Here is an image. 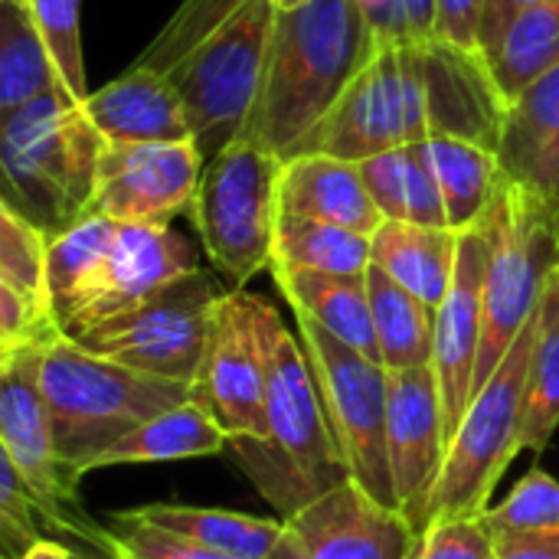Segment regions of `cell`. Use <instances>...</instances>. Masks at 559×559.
Listing matches in <instances>:
<instances>
[{
	"mask_svg": "<svg viewBox=\"0 0 559 559\" xmlns=\"http://www.w3.org/2000/svg\"><path fill=\"white\" fill-rule=\"evenodd\" d=\"M380 46L360 0H311L278 10L259 92L239 138L288 157Z\"/></svg>",
	"mask_w": 559,
	"mask_h": 559,
	"instance_id": "obj_1",
	"label": "cell"
},
{
	"mask_svg": "<svg viewBox=\"0 0 559 559\" xmlns=\"http://www.w3.org/2000/svg\"><path fill=\"white\" fill-rule=\"evenodd\" d=\"M255 334L265 367L269 442L239 452L236 462L255 491L288 518L350 475L337 452L308 350L262 298H255Z\"/></svg>",
	"mask_w": 559,
	"mask_h": 559,
	"instance_id": "obj_2",
	"label": "cell"
},
{
	"mask_svg": "<svg viewBox=\"0 0 559 559\" xmlns=\"http://www.w3.org/2000/svg\"><path fill=\"white\" fill-rule=\"evenodd\" d=\"M105 144L108 141L66 85L3 111V203L49 239L59 236L92 213Z\"/></svg>",
	"mask_w": 559,
	"mask_h": 559,
	"instance_id": "obj_3",
	"label": "cell"
},
{
	"mask_svg": "<svg viewBox=\"0 0 559 559\" xmlns=\"http://www.w3.org/2000/svg\"><path fill=\"white\" fill-rule=\"evenodd\" d=\"M39 386L56 452L75 478H85L92 462L141 423L197 396L190 383L121 367L72 337L43 350Z\"/></svg>",
	"mask_w": 559,
	"mask_h": 559,
	"instance_id": "obj_4",
	"label": "cell"
},
{
	"mask_svg": "<svg viewBox=\"0 0 559 559\" xmlns=\"http://www.w3.org/2000/svg\"><path fill=\"white\" fill-rule=\"evenodd\" d=\"M478 223L488 229L491 259L485 275V331L475 393L534 321L544 285L559 265V223L508 177H498L495 197Z\"/></svg>",
	"mask_w": 559,
	"mask_h": 559,
	"instance_id": "obj_5",
	"label": "cell"
},
{
	"mask_svg": "<svg viewBox=\"0 0 559 559\" xmlns=\"http://www.w3.org/2000/svg\"><path fill=\"white\" fill-rule=\"evenodd\" d=\"M282 177L285 157L249 138L229 141L203 167L190 219L210 262L236 285L272 269Z\"/></svg>",
	"mask_w": 559,
	"mask_h": 559,
	"instance_id": "obj_6",
	"label": "cell"
},
{
	"mask_svg": "<svg viewBox=\"0 0 559 559\" xmlns=\"http://www.w3.org/2000/svg\"><path fill=\"white\" fill-rule=\"evenodd\" d=\"M46 347H20L0 354V455L16 468L36 501L39 521L66 537L75 554L111 557L108 527H98L79 501V478L56 452L39 364Z\"/></svg>",
	"mask_w": 559,
	"mask_h": 559,
	"instance_id": "obj_7",
	"label": "cell"
},
{
	"mask_svg": "<svg viewBox=\"0 0 559 559\" xmlns=\"http://www.w3.org/2000/svg\"><path fill=\"white\" fill-rule=\"evenodd\" d=\"M537 341V314L501 360V367L481 383L465 419L449 439L445 468L432 498L429 524L439 518L485 514L508 465L521 455L524 400L531 383V360Z\"/></svg>",
	"mask_w": 559,
	"mask_h": 559,
	"instance_id": "obj_8",
	"label": "cell"
},
{
	"mask_svg": "<svg viewBox=\"0 0 559 559\" xmlns=\"http://www.w3.org/2000/svg\"><path fill=\"white\" fill-rule=\"evenodd\" d=\"M275 16L278 7L272 0H246L167 75L183 98L193 141L206 160L246 128L265 69Z\"/></svg>",
	"mask_w": 559,
	"mask_h": 559,
	"instance_id": "obj_9",
	"label": "cell"
},
{
	"mask_svg": "<svg viewBox=\"0 0 559 559\" xmlns=\"http://www.w3.org/2000/svg\"><path fill=\"white\" fill-rule=\"evenodd\" d=\"M295 321L347 475L377 501L396 508L386 455L390 370L337 341L308 314H295Z\"/></svg>",
	"mask_w": 559,
	"mask_h": 559,
	"instance_id": "obj_10",
	"label": "cell"
},
{
	"mask_svg": "<svg viewBox=\"0 0 559 559\" xmlns=\"http://www.w3.org/2000/svg\"><path fill=\"white\" fill-rule=\"evenodd\" d=\"M216 301L219 292L213 278L197 269L72 341L121 367L197 386Z\"/></svg>",
	"mask_w": 559,
	"mask_h": 559,
	"instance_id": "obj_11",
	"label": "cell"
},
{
	"mask_svg": "<svg viewBox=\"0 0 559 559\" xmlns=\"http://www.w3.org/2000/svg\"><path fill=\"white\" fill-rule=\"evenodd\" d=\"M197 396L210 406L229 436L233 455L269 442L265 367L255 334V295L226 292L216 301Z\"/></svg>",
	"mask_w": 559,
	"mask_h": 559,
	"instance_id": "obj_12",
	"label": "cell"
},
{
	"mask_svg": "<svg viewBox=\"0 0 559 559\" xmlns=\"http://www.w3.org/2000/svg\"><path fill=\"white\" fill-rule=\"evenodd\" d=\"M419 534L354 478L282 521L269 559H413Z\"/></svg>",
	"mask_w": 559,
	"mask_h": 559,
	"instance_id": "obj_13",
	"label": "cell"
},
{
	"mask_svg": "<svg viewBox=\"0 0 559 559\" xmlns=\"http://www.w3.org/2000/svg\"><path fill=\"white\" fill-rule=\"evenodd\" d=\"M203 160L197 141L105 144L92 213L118 223L167 226L177 213H190Z\"/></svg>",
	"mask_w": 559,
	"mask_h": 559,
	"instance_id": "obj_14",
	"label": "cell"
},
{
	"mask_svg": "<svg viewBox=\"0 0 559 559\" xmlns=\"http://www.w3.org/2000/svg\"><path fill=\"white\" fill-rule=\"evenodd\" d=\"M449 432L442 396L432 367L390 370V419L386 455L396 495V511L416 534L429 527L432 498L445 468Z\"/></svg>",
	"mask_w": 559,
	"mask_h": 559,
	"instance_id": "obj_15",
	"label": "cell"
},
{
	"mask_svg": "<svg viewBox=\"0 0 559 559\" xmlns=\"http://www.w3.org/2000/svg\"><path fill=\"white\" fill-rule=\"evenodd\" d=\"M400 144H409L403 52L400 43H383L370 66L344 88L331 111L288 151V157L331 154L364 164Z\"/></svg>",
	"mask_w": 559,
	"mask_h": 559,
	"instance_id": "obj_16",
	"label": "cell"
},
{
	"mask_svg": "<svg viewBox=\"0 0 559 559\" xmlns=\"http://www.w3.org/2000/svg\"><path fill=\"white\" fill-rule=\"evenodd\" d=\"M491 259V239L481 223L459 233L455 278L445 301L436 308V347L432 370L442 396L445 432L455 436L475 400V367L485 331V275Z\"/></svg>",
	"mask_w": 559,
	"mask_h": 559,
	"instance_id": "obj_17",
	"label": "cell"
},
{
	"mask_svg": "<svg viewBox=\"0 0 559 559\" xmlns=\"http://www.w3.org/2000/svg\"><path fill=\"white\" fill-rule=\"evenodd\" d=\"M413 49L423 75L429 138L449 134L498 151L511 102L504 98L485 52L439 36L413 43Z\"/></svg>",
	"mask_w": 559,
	"mask_h": 559,
	"instance_id": "obj_18",
	"label": "cell"
},
{
	"mask_svg": "<svg viewBox=\"0 0 559 559\" xmlns=\"http://www.w3.org/2000/svg\"><path fill=\"white\" fill-rule=\"evenodd\" d=\"M193 246L174 233L170 226H147V223H118L115 249L105 262L98 288L92 301L66 321V337H79L102 321H111L134 305L147 301L170 282L197 272Z\"/></svg>",
	"mask_w": 559,
	"mask_h": 559,
	"instance_id": "obj_19",
	"label": "cell"
},
{
	"mask_svg": "<svg viewBox=\"0 0 559 559\" xmlns=\"http://www.w3.org/2000/svg\"><path fill=\"white\" fill-rule=\"evenodd\" d=\"M495 157L501 177L559 223V66L511 98Z\"/></svg>",
	"mask_w": 559,
	"mask_h": 559,
	"instance_id": "obj_20",
	"label": "cell"
},
{
	"mask_svg": "<svg viewBox=\"0 0 559 559\" xmlns=\"http://www.w3.org/2000/svg\"><path fill=\"white\" fill-rule=\"evenodd\" d=\"M82 108L108 144L193 141V128L174 82L138 62L121 79L92 92Z\"/></svg>",
	"mask_w": 559,
	"mask_h": 559,
	"instance_id": "obj_21",
	"label": "cell"
},
{
	"mask_svg": "<svg viewBox=\"0 0 559 559\" xmlns=\"http://www.w3.org/2000/svg\"><path fill=\"white\" fill-rule=\"evenodd\" d=\"M282 213L337 223L364 236H373L386 223L364 180V167L331 154H298L285 160Z\"/></svg>",
	"mask_w": 559,
	"mask_h": 559,
	"instance_id": "obj_22",
	"label": "cell"
},
{
	"mask_svg": "<svg viewBox=\"0 0 559 559\" xmlns=\"http://www.w3.org/2000/svg\"><path fill=\"white\" fill-rule=\"evenodd\" d=\"M229 449V436L210 406L193 396L128 432L121 442L105 449L92 472L115 468V465H164V462H187V459H210Z\"/></svg>",
	"mask_w": 559,
	"mask_h": 559,
	"instance_id": "obj_23",
	"label": "cell"
},
{
	"mask_svg": "<svg viewBox=\"0 0 559 559\" xmlns=\"http://www.w3.org/2000/svg\"><path fill=\"white\" fill-rule=\"evenodd\" d=\"M272 275L295 314H308L347 347L360 350L370 360H380L367 275H331V272H272Z\"/></svg>",
	"mask_w": 559,
	"mask_h": 559,
	"instance_id": "obj_24",
	"label": "cell"
},
{
	"mask_svg": "<svg viewBox=\"0 0 559 559\" xmlns=\"http://www.w3.org/2000/svg\"><path fill=\"white\" fill-rule=\"evenodd\" d=\"M370 246L373 262L429 308H439L445 301L455 278L459 233L386 219L370 236Z\"/></svg>",
	"mask_w": 559,
	"mask_h": 559,
	"instance_id": "obj_25",
	"label": "cell"
},
{
	"mask_svg": "<svg viewBox=\"0 0 559 559\" xmlns=\"http://www.w3.org/2000/svg\"><path fill=\"white\" fill-rule=\"evenodd\" d=\"M115 236H118V219L105 213H88L75 226L49 239L46 278H49L52 311L62 328L92 301L105 262L115 249Z\"/></svg>",
	"mask_w": 559,
	"mask_h": 559,
	"instance_id": "obj_26",
	"label": "cell"
},
{
	"mask_svg": "<svg viewBox=\"0 0 559 559\" xmlns=\"http://www.w3.org/2000/svg\"><path fill=\"white\" fill-rule=\"evenodd\" d=\"M128 514L233 559H269L278 534H282V521L252 518V514L223 511V508L177 504V501L131 508Z\"/></svg>",
	"mask_w": 559,
	"mask_h": 559,
	"instance_id": "obj_27",
	"label": "cell"
},
{
	"mask_svg": "<svg viewBox=\"0 0 559 559\" xmlns=\"http://www.w3.org/2000/svg\"><path fill=\"white\" fill-rule=\"evenodd\" d=\"M367 295L373 328L380 341V360L386 370L432 367L436 347V308L390 278L377 262L367 269Z\"/></svg>",
	"mask_w": 559,
	"mask_h": 559,
	"instance_id": "obj_28",
	"label": "cell"
},
{
	"mask_svg": "<svg viewBox=\"0 0 559 559\" xmlns=\"http://www.w3.org/2000/svg\"><path fill=\"white\" fill-rule=\"evenodd\" d=\"M364 180L386 219L449 229V213L423 144H400L360 164Z\"/></svg>",
	"mask_w": 559,
	"mask_h": 559,
	"instance_id": "obj_29",
	"label": "cell"
},
{
	"mask_svg": "<svg viewBox=\"0 0 559 559\" xmlns=\"http://www.w3.org/2000/svg\"><path fill=\"white\" fill-rule=\"evenodd\" d=\"M373 262L370 236L337 223L282 213L272 249V272H331L367 275Z\"/></svg>",
	"mask_w": 559,
	"mask_h": 559,
	"instance_id": "obj_30",
	"label": "cell"
},
{
	"mask_svg": "<svg viewBox=\"0 0 559 559\" xmlns=\"http://www.w3.org/2000/svg\"><path fill=\"white\" fill-rule=\"evenodd\" d=\"M423 154H426V160L436 174V183L442 190L449 229L452 233L472 229L485 216V210L495 197L498 177H501L495 151H488L475 141L436 134V138L423 141Z\"/></svg>",
	"mask_w": 559,
	"mask_h": 559,
	"instance_id": "obj_31",
	"label": "cell"
},
{
	"mask_svg": "<svg viewBox=\"0 0 559 559\" xmlns=\"http://www.w3.org/2000/svg\"><path fill=\"white\" fill-rule=\"evenodd\" d=\"M66 85L29 3L0 0V115Z\"/></svg>",
	"mask_w": 559,
	"mask_h": 559,
	"instance_id": "obj_32",
	"label": "cell"
},
{
	"mask_svg": "<svg viewBox=\"0 0 559 559\" xmlns=\"http://www.w3.org/2000/svg\"><path fill=\"white\" fill-rule=\"evenodd\" d=\"M485 59L508 102L559 66V0L521 10Z\"/></svg>",
	"mask_w": 559,
	"mask_h": 559,
	"instance_id": "obj_33",
	"label": "cell"
},
{
	"mask_svg": "<svg viewBox=\"0 0 559 559\" xmlns=\"http://www.w3.org/2000/svg\"><path fill=\"white\" fill-rule=\"evenodd\" d=\"M559 429V265L550 272L540 308H537V341L531 360V383L524 400L521 452L544 455Z\"/></svg>",
	"mask_w": 559,
	"mask_h": 559,
	"instance_id": "obj_34",
	"label": "cell"
},
{
	"mask_svg": "<svg viewBox=\"0 0 559 559\" xmlns=\"http://www.w3.org/2000/svg\"><path fill=\"white\" fill-rule=\"evenodd\" d=\"M46 249L49 236L10 203H0V285H10L13 292L52 308Z\"/></svg>",
	"mask_w": 559,
	"mask_h": 559,
	"instance_id": "obj_35",
	"label": "cell"
},
{
	"mask_svg": "<svg viewBox=\"0 0 559 559\" xmlns=\"http://www.w3.org/2000/svg\"><path fill=\"white\" fill-rule=\"evenodd\" d=\"M246 0H183L157 39L144 49L138 66L170 75L210 33H216Z\"/></svg>",
	"mask_w": 559,
	"mask_h": 559,
	"instance_id": "obj_36",
	"label": "cell"
},
{
	"mask_svg": "<svg viewBox=\"0 0 559 559\" xmlns=\"http://www.w3.org/2000/svg\"><path fill=\"white\" fill-rule=\"evenodd\" d=\"M485 521L501 537H521V534H554L559 531V478L534 465L504 501L491 504L485 511Z\"/></svg>",
	"mask_w": 559,
	"mask_h": 559,
	"instance_id": "obj_37",
	"label": "cell"
},
{
	"mask_svg": "<svg viewBox=\"0 0 559 559\" xmlns=\"http://www.w3.org/2000/svg\"><path fill=\"white\" fill-rule=\"evenodd\" d=\"M33 20L46 39L49 56L56 59L66 88L85 102V62H82V3L79 0H29Z\"/></svg>",
	"mask_w": 559,
	"mask_h": 559,
	"instance_id": "obj_38",
	"label": "cell"
},
{
	"mask_svg": "<svg viewBox=\"0 0 559 559\" xmlns=\"http://www.w3.org/2000/svg\"><path fill=\"white\" fill-rule=\"evenodd\" d=\"M108 550L111 559H233L206 550L180 534L138 521L128 511H118L108 524Z\"/></svg>",
	"mask_w": 559,
	"mask_h": 559,
	"instance_id": "obj_39",
	"label": "cell"
},
{
	"mask_svg": "<svg viewBox=\"0 0 559 559\" xmlns=\"http://www.w3.org/2000/svg\"><path fill=\"white\" fill-rule=\"evenodd\" d=\"M413 559H498V540L485 514L439 518L419 534Z\"/></svg>",
	"mask_w": 559,
	"mask_h": 559,
	"instance_id": "obj_40",
	"label": "cell"
},
{
	"mask_svg": "<svg viewBox=\"0 0 559 559\" xmlns=\"http://www.w3.org/2000/svg\"><path fill=\"white\" fill-rule=\"evenodd\" d=\"M43 537V521L33 495L26 491L16 468L0 455V547L3 559H20L26 547Z\"/></svg>",
	"mask_w": 559,
	"mask_h": 559,
	"instance_id": "obj_41",
	"label": "cell"
},
{
	"mask_svg": "<svg viewBox=\"0 0 559 559\" xmlns=\"http://www.w3.org/2000/svg\"><path fill=\"white\" fill-rule=\"evenodd\" d=\"M380 43H423L436 36V0H360Z\"/></svg>",
	"mask_w": 559,
	"mask_h": 559,
	"instance_id": "obj_42",
	"label": "cell"
},
{
	"mask_svg": "<svg viewBox=\"0 0 559 559\" xmlns=\"http://www.w3.org/2000/svg\"><path fill=\"white\" fill-rule=\"evenodd\" d=\"M488 0H436V36L465 49H481V20Z\"/></svg>",
	"mask_w": 559,
	"mask_h": 559,
	"instance_id": "obj_43",
	"label": "cell"
},
{
	"mask_svg": "<svg viewBox=\"0 0 559 559\" xmlns=\"http://www.w3.org/2000/svg\"><path fill=\"white\" fill-rule=\"evenodd\" d=\"M498 559H559V531L501 537L498 540Z\"/></svg>",
	"mask_w": 559,
	"mask_h": 559,
	"instance_id": "obj_44",
	"label": "cell"
},
{
	"mask_svg": "<svg viewBox=\"0 0 559 559\" xmlns=\"http://www.w3.org/2000/svg\"><path fill=\"white\" fill-rule=\"evenodd\" d=\"M537 3H547V0H488L485 3V20H481V52H488L498 36L504 33V26L527 7H537Z\"/></svg>",
	"mask_w": 559,
	"mask_h": 559,
	"instance_id": "obj_45",
	"label": "cell"
},
{
	"mask_svg": "<svg viewBox=\"0 0 559 559\" xmlns=\"http://www.w3.org/2000/svg\"><path fill=\"white\" fill-rule=\"evenodd\" d=\"M20 559H75V550L56 537H39L33 547H26Z\"/></svg>",
	"mask_w": 559,
	"mask_h": 559,
	"instance_id": "obj_46",
	"label": "cell"
},
{
	"mask_svg": "<svg viewBox=\"0 0 559 559\" xmlns=\"http://www.w3.org/2000/svg\"><path fill=\"white\" fill-rule=\"evenodd\" d=\"M278 10H295V7H305V3H311V0H272Z\"/></svg>",
	"mask_w": 559,
	"mask_h": 559,
	"instance_id": "obj_47",
	"label": "cell"
},
{
	"mask_svg": "<svg viewBox=\"0 0 559 559\" xmlns=\"http://www.w3.org/2000/svg\"><path fill=\"white\" fill-rule=\"evenodd\" d=\"M75 559H111V557H95V554H75Z\"/></svg>",
	"mask_w": 559,
	"mask_h": 559,
	"instance_id": "obj_48",
	"label": "cell"
},
{
	"mask_svg": "<svg viewBox=\"0 0 559 559\" xmlns=\"http://www.w3.org/2000/svg\"><path fill=\"white\" fill-rule=\"evenodd\" d=\"M20 3H29V0H20Z\"/></svg>",
	"mask_w": 559,
	"mask_h": 559,
	"instance_id": "obj_49",
	"label": "cell"
}]
</instances>
